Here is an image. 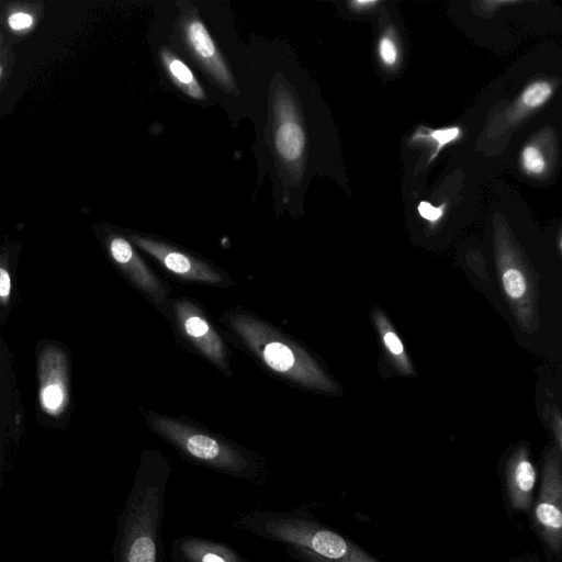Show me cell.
Instances as JSON below:
<instances>
[{"label":"cell","instance_id":"6da1fadb","mask_svg":"<svg viewBox=\"0 0 562 562\" xmlns=\"http://www.w3.org/2000/svg\"><path fill=\"white\" fill-rule=\"evenodd\" d=\"M170 470L144 459L117 517L114 562H164L165 496Z\"/></svg>","mask_w":562,"mask_h":562},{"label":"cell","instance_id":"7a4b0ae2","mask_svg":"<svg viewBox=\"0 0 562 562\" xmlns=\"http://www.w3.org/2000/svg\"><path fill=\"white\" fill-rule=\"evenodd\" d=\"M234 526L257 537L299 547L336 562H382L305 509H250L236 517Z\"/></svg>","mask_w":562,"mask_h":562},{"label":"cell","instance_id":"3957f363","mask_svg":"<svg viewBox=\"0 0 562 562\" xmlns=\"http://www.w3.org/2000/svg\"><path fill=\"white\" fill-rule=\"evenodd\" d=\"M154 428L199 463L240 480L260 482V465L244 451L175 422L158 419Z\"/></svg>","mask_w":562,"mask_h":562},{"label":"cell","instance_id":"277c9868","mask_svg":"<svg viewBox=\"0 0 562 562\" xmlns=\"http://www.w3.org/2000/svg\"><path fill=\"white\" fill-rule=\"evenodd\" d=\"M527 517L546 558L562 562V471L554 453L543 463L540 485Z\"/></svg>","mask_w":562,"mask_h":562},{"label":"cell","instance_id":"5b68a950","mask_svg":"<svg viewBox=\"0 0 562 562\" xmlns=\"http://www.w3.org/2000/svg\"><path fill=\"white\" fill-rule=\"evenodd\" d=\"M36 371L41 409L50 417H61L70 403V363L67 352L57 345H45L37 355Z\"/></svg>","mask_w":562,"mask_h":562},{"label":"cell","instance_id":"8992f818","mask_svg":"<svg viewBox=\"0 0 562 562\" xmlns=\"http://www.w3.org/2000/svg\"><path fill=\"white\" fill-rule=\"evenodd\" d=\"M538 473L526 449H518L509 456L502 468L501 490L504 505L510 515L530 513Z\"/></svg>","mask_w":562,"mask_h":562},{"label":"cell","instance_id":"52a82bcc","mask_svg":"<svg viewBox=\"0 0 562 562\" xmlns=\"http://www.w3.org/2000/svg\"><path fill=\"white\" fill-rule=\"evenodd\" d=\"M170 558L172 562H249L227 543L195 536L176 538Z\"/></svg>","mask_w":562,"mask_h":562},{"label":"cell","instance_id":"ba28073f","mask_svg":"<svg viewBox=\"0 0 562 562\" xmlns=\"http://www.w3.org/2000/svg\"><path fill=\"white\" fill-rule=\"evenodd\" d=\"M134 241L146 251L158 258L170 271L187 279L217 282L220 276L207 267L191 260L186 255L175 251L156 241L133 237Z\"/></svg>","mask_w":562,"mask_h":562},{"label":"cell","instance_id":"9c48e42d","mask_svg":"<svg viewBox=\"0 0 562 562\" xmlns=\"http://www.w3.org/2000/svg\"><path fill=\"white\" fill-rule=\"evenodd\" d=\"M280 125L276 131V147L286 161L297 160L304 150L305 136L302 126L294 116L293 106L288 98H282L276 106Z\"/></svg>","mask_w":562,"mask_h":562},{"label":"cell","instance_id":"30bf717a","mask_svg":"<svg viewBox=\"0 0 562 562\" xmlns=\"http://www.w3.org/2000/svg\"><path fill=\"white\" fill-rule=\"evenodd\" d=\"M109 251L113 260L127 273V276L149 293L160 291L158 281L146 269L135 255L131 244L119 236L109 239Z\"/></svg>","mask_w":562,"mask_h":562},{"label":"cell","instance_id":"8fae6325","mask_svg":"<svg viewBox=\"0 0 562 562\" xmlns=\"http://www.w3.org/2000/svg\"><path fill=\"white\" fill-rule=\"evenodd\" d=\"M184 330L205 356L213 361L222 364L224 361V346L217 334L210 327L207 322L201 316L194 314L190 307L181 305L179 307Z\"/></svg>","mask_w":562,"mask_h":562},{"label":"cell","instance_id":"7c38bea8","mask_svg":"<svg viewBox=\"0 0 562 562\" xmlns=\"http://www.w3.org/2000/svg\"><path fill=\"white\" fill-rule=\"evenodd\" d=\"M187 37L199 59L220 81L229 85V74L204 25L198 20L191 21L187 26Z\"/></svg>","mask_w":562,"mask_h":562},{"label":"cell","instance_id":"4fadbf2b","mask_svg":"<svg viewBox=\"0 0 562 562\" xmlns=\"http://www.w3.org/2000/svg\"><path fill=\"white\" fill-rule=\"evenodd\" d=\"M161 57L164 63L172 77L173 81L182 89L187 94L195 98L203 99L204 92L201 89L200 85L196 82L193 74L187 65L170 55L167 50L161 53Z\"/></svg>","mask_w":562,"mask_h":562},{"label":"cell","instance_id":"5bb4252c","mask_svg":"<svg viewBox=\"0 0 562 562\" xmlns=\"http://www.w3.org/2000/svg\"><path fill=\"white\" fill-rule=\"evenodd\" d=\"M261 357L272 370L294 375L296 358L288 345L278 340L269 341L263 346Z\"/></svg>","mask_w":562,"mask_h":562},{"label":"cell","instance_id":"9a60e30c","mask_svg":"<svg viewBox=\"0 0 562 562\" xmlns=\"http://www.w3.org/2000/svg\"><path fill=\"white\" fill-rule=\"evenodd\" d=\"M553 94V87L547 80L529 83L519 95V108L531 111L546 104Z\"/></svg>","mask_w":562,"mask_h":562},{"label":"cell","instance_id":"2e32d148","mask_svg":"<svg viewBox=\"0 0 562 562\" xmlns=\"http://www.w3.org/2000/svg\"><path fill=\"white\" fill-rule=\"evenodd\" d=\"M461 133L462 131L459 126L428 130L427 132H417L413 137V142L431 140V144H434L435 146L434 151L428 159V162H431L439 155V153L443 149L445 146L458 140L461 136Z\"/></svg>","mask_w":562,"mask_h":562},{"label":"cell","instance_id":"e0dca14e","mask_svg":"<svg viewBox=\"0 0 562 562\" xmlns=\"http://www.w3.org/2000/svg\"><path fill=\"white\" fill-rule=\"evenodd\" d=\"M521 169L529 176H541L546 172L547 160L541 149L533 145H526L519 156Z\"/></svg>","mask_w":562,"mask_h":562},{"label":"cell","instance_id":"ac0fdd59","mask_svg":"<svg viewBox=\"0 0 562 562\" xmlns=\"http://www.w3.org/2000/svg\"><path fill=\"white\" fill-rule=\"evenodd\" d=\"M378 55L385 67L392 68L398 63V46L389 32L384 33L379 40Z\"/></svg>","mask_w":562,"mask_h":562},{"label":"cell","instance_id":"d6986e66","mask_svg":"<svg viewBox=\"0 0 562 562\" xmlns=\"http://www.w3.org/2000/svg\"><path fill=\"white\" fill-rule=\"evenodd\" d=\"M503 284L508 296L513 299L521 297L527 288L522 273L515 268L508 269L503 274Z\"/></svg>","mask_w":562,"mask_h":562},{"label":"cell","instance_id":"ffe728a7","mask_svg":"<svg viewBox=\"0 0 562 562\" xmlns=\"http://www.w3.org/2000/svg\"><path fill=\"white\" fill-rule=\"evenodd\" d=\"M7 24L14 32H25L34 26L35 16L23 8L13 9L7 16Z\"/></svg>","mask_w":562,"mask_h":562},{"label":"cell","instance_id":"44dd1931","mask_svg":"<svg viewBox=\"0 0 562 562\" xmlns=\"http://www.w3.org/2000/svg\"><path fill=\"white\" fill-rule=\"evenodd\" d=\"M11 291V274L5 259L0 258V305L5 306L9 304Z\"/></svg>","mask_w":562,"mask_h":562},{"label":"cell","instance_id":"7402d4cb","mask_svg":"<svg viewBox=\"0 0 562 562\" xmlns=\"http://www.w3.org/2000/svg\"><path fill=\"white\" fill-rule=\"evenodd\" d=\"M445 206L446 203L435 206L427 201H420L417 205V211L423 218L434 224L443 215Z\"/></svg>","mask_w":562,"mask_h":562},{"label":"cell","instance_id":"603a6c76","mask_svg":"<svg viewBox=\"0 0 562 562\" xmlns=\"http://www.w3.org/2000/svg\"><path fill=\"white\" fill-rule=\"evenodd\" d=\"M286 552L290 557L301 562H336L325 558H322L315 553H312L305 549L294 547V546H284Z\"/></svg>","mask_w":562,"mask_h":562},{"label":"cell","instance_id":"cb8c5ba5","mask_svg":"<svg viewBox=\"0 0 562 562\" xmlns=\"http://www.w3.org/2000/svg\"><path fill=\"white\" fill-rule=\"evenodd\" d=\"M383 340L387 349L396 356L403 353V345L398 337L393 331H386L383 336Z\"/></svg>","mask_w":562,"mask_h":562},{"label":"cell","instance_id":"d4e9b609","mask_svg":"<svg viewBox=\"0 0 562 562\" xmlns=\"http://www.w3.org/2000/svg\"><path fill=\"white\" fill-rule=\"evenodd\" d=\"M11 52L8 48H2L0 50V88L3 83V81L7 78V75L9 72V56Z\"/></svg>","mask_w":562,"mask_h":562},{"label":"cell","instance_id":"484cf974","mask_svg":"<svg viewBox=\"0 0 562 562\" xmlns=\"http://www.w3.org/2000/svg\"><path fill=\"white\" fill-rule=\"evenodd\" d=\"M507 562H554V561H551L548 559L546 561H543L537 553L524 552L521 554L512 557Z\"/></svg>","mask_w":562,"mask_h":562},{"label":"cell","instance_id":"4316f807","mask_svg":"<svg viewBox=\"0 0 562 562\" xmlns=\"http://www.w3.org/2000/svg\"><path fill=\"white\" fill-rule=\"evenodd\" d=\"M379 1H372V0H358L350 2V5L353 10L357 11H366L368 9H371L372 7L376 5Z\"/></svg>","mask_w":562,"mask_h":562}]
</instances>
